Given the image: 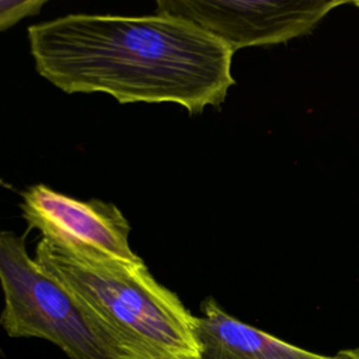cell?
Masks as SVG:
<instances>
[{
	"label": "cell",
	"instance_id": "1",
	"mask_svg": "<svg viewBox=\"0 0 359 359\" xmlns=\"http://www.w3.org/2000/svg\"><path fill=\"white\" fill-rule=\"evenodd\" d=\"M27 32L36 72L69 94L171 102L194 115L220 105L234 84V52L187 18L67 14Z\"/></svg>",
	"mask_w": 359,
	"mask_h": 359
},
{
	"label": "cell",
	"instance_id": "2",
	"mask_svg": "<svg viewBox=\"0 0 359 359\" xmlns=\"http://www.w3.org/2000/svg\"><path fill=\"white\" fill-rule=\"evenodd\" d=\"M35 261L65 285L130 359H199L195 316L143 262L42 237Z\"/></svg>",
	"mask_w": 359,
	"mask_h": 359
},
{
	"label": "cell",
	"instance_id": "3",
	"mask_svg": "<svg viewBox=\"0 0 359 359\" xmlns=\"http://www.w3.org/2000/svg\"><path fill=\"white\" fill-rule=\"evenodd\" d=\"M0 324L13 338H41L69 359H130L94 314L27 252L25 236L0 231Z\"/></svg>",
	"mask_w": 359,
	"mask_h": 359
},
{
	"label": "cell",
	"instance_id": "4",
	"mask_svg": "<svg viewBox=\"0 0 359 359\" xmlns=\"http://www.w3.org/2000/svg\"><path fill=\"white\" fill-rule=\"evenodd\" d=\"M345 0H160L157 14L187 18L233 52L286 42L310 32Z\"/></svg>",
	"mask_w": 359,
	"mask_h": 359
},
{
	"label": "cell",
	"instance_id": "5",
	"mask_svg": "<svg viewBox=\"0 0 359 359\" xmlns=\"http://www.w3.org/2000/svg\"><path fill=\"white\" fill-rule=\"evenodd\" d=\"M20 208L28 227L39 230L45 238L143 262L129 245V222L114 203L79 201L38 184L22 194Z\"/></svg>",
	"mask_w": 359,
	"mask_h": 359
},
{
	"label": "cell",
	"instance_id": "6",
	"mask_svg": "<svg viewBox=\"0 0 359 359\" xmlns=\"http://www.w3.org/2000/svg\"><path fill=\"white\" fill-rule=\"evenodd\" d=\"M194 334L199 359H323L314 353L248 325L226 313L213 297L201 304Z\"/></svg>",
	"mask_w": 359,
	"mask_h": 359
},
{
	"label": "cell",
	"instance_id": "7",
	"mask_svg": "<svg viewBox=\"0 0 359 359\" xmlns=\"http://www.w3.org/2000/svg\"><path fill=\"white\" fill-rule=\"evenodd\" d=\"M45 0H0V32L41 13Z\"/></svg>",
	"mask_w": 359,
	"mask_h": 359
},
{
	"label": "cell",
	"instance_id": "8",
	"mask_svg": "<svg viewBox=\"0 0 359 359\" xmlns=\"http://www.w3.org/2000/svg\"><path fill=\"white\" fill-rule=\"evenodd\" d=\"M323 359H359V349H342L331 356H324Z\"/></svg>",
	"mask_w": 359,
	"mask_h": 359
},
{
	"label": "cell",
	"instance_id": "9",
	"mask_svg": "<svg viewBox=\"0 0 359 359\" xmlns=\"http://www.w3.org/2000/svg\"><path fill=\"white\" fill-rule=\"evenodd\" d=\"M355 4H356V6H358V7H359V1H355Z\"/></svg>",
	"mask_w": 359,
	"mask_h": 359
}]
</instances>
